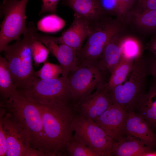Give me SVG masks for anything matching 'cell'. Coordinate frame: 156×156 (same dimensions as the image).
<instances>
[{
    "label": "cell",
    "mask_w": 156,
    "mask_h": 156,
    "mask_svg": "<svg viewBox=\"0 0 156 156\" xmlns=\"http://www.w3.org/2000/svg\"><path fill=\"white\" fill-rule=\"evenodd\" d=\"M39 105L46 155L67 156V145L73 135V124L76 114L73 101Z\"/></svg>",
    "instance_id": "6da1fadb"
},
{
    "label": "cell",
    "mask_w": 156,
    "mask_h": 156,
    "mask_svg": "<svg viewBox=\"0 0 156 156\" xmlns=\"http://www.w3.org/2000/svg\"><path fill=\"white\" fill-rule=\"evenodd\" d=\"M37 32L34 23L30 22L23 39L7 45L3 50L17 90L27 87L36 76L33 66L31 45L36 40Z\"/></svg>",
    "instance_id": "7a4b0ae2"
},
{
    "label": "cell",
    "mask_w": 156,
    "mask_h": 156,
    "mask_svg": "<svg viewBox=\"0 0 156 156\" xmlns=\"http://www.w3.org/2000/svg\"><path fill=\"white\" fill-rule=\"evenodd\" d=\"M1 106L28 130L32 148L40 152L43 156L46 155L40 105L28 99L17 90L8 98L2 100Z\"/></svg>",
    "instance_id": "3957f363"
},
{
    "label": "cell",
    "mask_w": 156,
    "mask_h": 156,
    "mask_svg": "<svg viewBox=\"0 0 156 156\" xmlns=\"http://www.w3.org/2000/svg\"><path fill=\"white\" fill-rule=\"evenodd\" d=\"M147 75V59L141 56L134 60L133 69L126 80L109 92L113 103L127 112L134 111L146 92Z\"/></svg>",
    "instance_id": "277c9868"
},
{
    "label": "cell",
    "mask_w": 156,
    "mask_h": 156,
    "mask_svg": "<svg viewBox=\"0 0 156 156\" xmlns=\"http://www.w3.org/2000/svg\"><path fill=\"white\" fill-rule=\"evenodd\" d=\"M17 91L28 99L42 105L72 101L68 77L42 79L36 76L28 86Z\"/></svg>",
    "instance_id": "5b68a950"
},
{
    "label": "cell",
    "mask_w": 156,
    "mask_h": 156,
    "mask_svg": "<svg viewBox=\"0 0 156 156\" xmlns=\"http://www.w3.org/2000/svg\"><path fill=\"white\" fill-rule=\"evenodd\" d=\"M28 0H3L0 4V16H3L1 25L0 51L10 42L19 41L20 36L27 31L25 9Z\"/></svg>",
    "instance_id": "8992f818"
},
{
    "label": "cell",
    "mask_w": 156,
    "mask_h": 156,
    "mask_svg": "<svg viewBox=\"0 0 156 156\" xmlns=\"http://www.w3.org/2000/svg\"><path fill=\"white\" fill-rule=\"evenodd\" d=\"M69 75L70 92L73 102L91 94L94 90L107 81V74L97 62L80 64Z\"/></svg>",
    "instance_id": "52a82bcc"
},
{
    "label": "cell",
    "mask_w": 156,
    "mask_h": 156,
    "mask_svg": "<svg viewBox=\"0 0 156 156\" xmlns=\"http://www.w3.org/2000/svg\"><path fill=\"white\" fill-rule=\"evenodd\" d=\"M1 109L0 122L6 138V156H42L40 152L32 148L29 133L24 126L3 108Z\"/></svg>",
    "instance_id": "ba28073f"
},
{
    "label": "cell",
    "mask_w": 156,
    "mask_h": 156,
    "mask_svg": "<svg viewBox=\"0 0 156 156\" xmlns=\"http://www.w3.org/2000/svg\"><path fill=\"white\" fill-rule=\"evenodd\" d=\"M73 129L74 137L101 156H112L114 140L95 122L76 114Z\"/></svg>",
    "instance_id": "9c48e42d"
},
{
    "label": "cell",
    "mask_w": 156,
    "mask_h": 156,
    "mask_svg": "<svg viewBox=\"0 0 156 156\" xmlns=\"http://www.w3.org/2000/svg\"><path fill=\"white\" fill-rule=\"evenodd\" d=\"M105 84L98 87L94 92L73 102L77 114L94 121L113 103Z\"/></svg>",
    "instance_id": "30bf717a"
},
{
    "label": "cell",
    "mask_w": 156,
    "mask_h": 156,
    "mask_svg": "<svg viewBox=\"0 0 156 156\" xmlns=\"http://www.w3.org/2000/svg\"><path fill=\"white\" fill-rule=\"evenodd\" d=\"M36 39L43 44L60 64L62 70V76L68 77L69 73L78 66L76 51L69 46L57 43L53 37L40 34L37 32Z\"/></svg>",
    "instance_id": "8fae6325"
},
{
    "label": "cell",
    "mask_w": 156,
    "mask_h": 156,
    "mask_svg": "<svg viewBox=\"0 0 156 156\" xmlns=\"http://www.w3.org/2000/svg\"><path fill=\"white\" fill-rule=\"evenodd\" d=\"M90 32L84 45L91 46L103 52L110 40L119 33L118 22L104 15L95 21L89 22Z\"/></svg>",
    "instance_id": "7c38bea8"
},
{
    "label": "cell",
    "mask_w": 156,
    "mask_h": 156,
    "mask_svg": "<svg viewBox=\"0 0 156 156\" xmlns=\"http://www.w3.org/2000/svg\"><path fill=\"white\" fill-rule=\"evenodd\" d=\"M127 112L118 105L113 103L94 122L117 141L124 135V129Z\"/></svg>",
    "instance_id": "4fadbf2b"
},
{
    "label": "cell",
    "mask_w": 156,
    "mask_h": 156,
    "mask_svg": "<svg viewBox=\"0 0 156 156\" xmlns=\"http://www.w3.org/2000/svg\"><path fill=\"white\" fill-rule=\"evenodd\" d=\"M124 126L125 135L133 137L152 150H156V133L134 111L127 112Z\"/></svg>",
    "instance_id": "5bb4252c"
},
{
    "label": "cell",
    "mask_w": 156,
    "mask_h": 156,
    "mask_svg": "<svg viewBox=\"0 0 156 156\" xmlns=\"http://www.w3.org/2000/svg\"><path fill=\"white\" fill-rule=\"evenodd\" d=\"M74 16L73 21L69 28L61 36L53 38L57 43L69 46L77 53L89 36V23L87 20L76 14L74 13Z\"/></svg>",
    "instance_id": "9a60e30c"
},
{
    "label": "cell",
    "mask_w": 156,
    "mask_h": 156,
    "mask_svg": "<svg viewBox=\"0 0 156 156\" xmlns=\"http://www.w3.org/2000/svg\"><path fill=\"white\" fill-rule=\"evenodd\" d=\"M112 155L116 156H156V151L144 145L135 138L125 135L117 141H114Z\"/></svg>",
    "instance_id": "2e32d148"
},
{
    "label": "cell",
    "mask_w": 156,
    "mask_h": 156,
    "mask_svg": "<svg viewBox=\"0 0 156 156\" xmlns=\"http://www.w3.org/2000/svg\"><path fill=\"white\" fill-rule=\"evenodd\" d=\"M119 33L114 36L105 47L97 63L101 69L110 76L121 59V43Z\"/></svg>",
    "instance_id": "e0dca14e"
},
{
    "label": "cell",
    "mask_w": 156,
    "mask_h": 156,
    "mask_svg": "<svg viewBox=\"0 0 156 156\" xmlns=\"http://www.w3.org/2000/svg\"><path fill=\"white\" fill-rule=\"evenodd\" d=\"M134 111L142 116L156 133V79L142 98Z\"/></svg>",
    "instance_id": "ac0fdd59"
},
{
    "label": "cell",
    "mask_w": 156,
    "mask_h": 156,
    "mask_svg": "<svg viewBox=\"0 0 156 156\" xmlns=\"http://www.w3.org/2000/svg\"><path fill=\"white\" fill-rule=\"evenodd\" d=\"M62 4L71 9L76 14L89 22L95 21L104 15L95 0H63Z\"/></svg>",
    "instance_id": "d6986e66"
},
{
    "label": "cell",
    "mask_w": 156,
    "mask_h": 156,
    "mask_svg": "<svg viewBox=\"0 0 156 156\" xmlns=\"http://www.w3.org/2000/svg\"><path fill=\"white\" fill-rule=\"evenodd\" d=\"M134 60L122 57L119 63L111 74L105 85L109 92L112 89L124 82L131 73L133 67Z\"/></svg>",
    "instance_id": "ffe728a7"
},
{
    "label": "cell",
    "mask_w": 156,
    "mask_h": 156,
    "mask_svg": "<svg viewBox=\"0 0 156 156\" xmlns=\"http://www.w3.org/2000/svg\"><path fill=\"white\" fill-rule=\"evenodd\" d=\"M134 24L144 31L152 32L156 31V10H143L137 9L129 12Z\"/></svg>",
    "instance_id": "44dd1931"
},
{
    "label": "cell",
    "mask_w": 156,
    "mask_h": 156,
    "mask_svg": "<svg viewBox=\"0 0 156 156\" xmlns=\"http://www.w3.org/2000/svg\"><path fill=\"white\" fill-rule=\"evenodd\" d=\"M8 61L0 56V93L2 100L8 98L17 91Z\"/></svg>",
    "instance_id": "7402d4cb"
},
{
    "label": "cell",
    "mask_w": 156,
    "mask_h": 156,
    "mask_svg": "<svg viewBox=\"0 0 156 156\" xmlns=\"http://www.w3.org/2000/svg\"><path fill=\"white\" fill-rule=\"evenodd\" d=\"M65 25L64 19L56 15H49L42 18L38 23L39 30L44 32L54 33L62 29Z\"/></svg>",
    "instance_id": "603a6c76"
},
{
    "label": "cell",
    "mask_w": 156,
    "mask_h": 156,
    "mask_svg": "<svg viewBox=\"0 0 156 156\" xmlns=\"http://www.w3.org/2000/svg\"><path fill=\"white\" fill-rule=\"evenodd\" d=\"M121 47V58L135 60L142 56L141 44L135 38H122Z\"/></svg>",
    "instance_id": "cb8c5ba5"
},
{
    "label": "cell",
    "mask_w": 156,
    "mask_h": 156,
    "mask_svg": "<svg viewBox=\"0 0 156 156\" xmlns=\"http://www.w3.org/2000/svg\"><path fill=\"white\" fill-rule=\"evenodd\" d=\"M66 152L69 156H101L73 135L67 144Z\"/></svg>",
    "instance_id": "d4e9b609"
},
{
    "label": "cell",
    "mask_w": 156,
    "mask_h": 156,
    "mask_svg": "<svg viewBox=\"0 0 156 156\" xmlns=\"http://www.w3.org/2000/svg\"><path fill=\"white\" fill-rule=\"evenodd\" d=\"M62 73L60 65L46 62L39 70L35 72V74L41 79H46L57 78Z\"/></svg>",
    "instance_id": "484cf974"
},
{
    "label": "cell",
    "mask_w": 156,
    "mask_h": 156,
    "mask_svg": "<svg viewBox=\"0 0 156 156\" xmlns=\"http://www.w3.org/2000/svg\"><path fill=\"white\" fill-rule=\"evenodd\" d=\"M31 49L35 66H38L40 64L46 62L50 52L45 45L35 40L31 44Z\"/></svg>",
    "instance_id": "4316f807"
},
{
    "label": "cell",
    "mask_w": 156,
    "mask_h": 156,
    "mask_svg": "<svg viewBox=\"0 0 156 156\" xmlns=\"http://www.w3.org/2000/svg\"><path fill=\"white\" fill-rule=\"evenodd\" d=\"M95 1L104 15L115 14L118 15L117 5L115 0H95Z\"/></svg>",
    "instance_id": "83f0119b"
},
{
    "label": "cell",
    "mask_w": 156,
    "mask_h": 156,
    "mask_svg": "<svg viewBox=\"0 0 156 156\" xmlns=\"http://www.w3.org/2000/svg\"><path fill=\"white\" fill-rule=\"evenodd\" d=\"M117 5L118 16H127L136 0H115Z\"/></svg>",
    "instance_id": "f1b7e54d"
},
{
    "label": "cell",
    "mask_w": 156,
    "mask_h": 156,
    "mask_svg": "<svg viewBox=\"0 0 156 156\" xmlns=\"http://www.w3.org/2000/svg\"><path fill=\"white\" fill-rule=\"evenodd\" d=\"M42 4L39 15L46 12L55 13L56 12L57 4L60 0H41Z\"/></svg>",
    "instance_id": "f546056e"
},
{
    "label": "cell",
    "mask_w": 156,
    "mask_h": 156,
    "mask_svg": "<svg viewBox=\"0 0 156 156\" xmlns=\"http://www.w3.org/2000/svg\"><path fill=\"white\" fill-rule=\"evenodd\" d=\"M6 136L2 124L0 122V156H6Z\"/></svg>",
    "instance_id": "4dcf8cb0"
},
{
    "label": "cell",
    "mask_w": 156,
    "mask_h": 156,
    "mask_svg": "<svg viewBox=\"0 0 156 156\" xmlns=\"http://www.w3.org/2000/svg\"><path fill=\"white\" fill-rule=\"evenodd\" d=\"M138 9L143 10H156V0H136Z\"/></svg>",
    "instance_id": "1f68e13d"
},
{
    "label": "cell",
    "mask_w": 156,
    "mask_h": 156,
    "mask_svg": "<svg viewBox=\"0 0 156 156\" xmlns=\"http://www.w3.org/2000/svg\"><path fill=\"white\" fill-rule=\"evenodd\" d=\"M147 75L152 76L156 79V59L153 56L147 59Z\"/></svg>",
    "instance_id": "d6a6232c"
},
{
    "label": "cell",
    "mask_w": 156,
    "mask_h": 156,
    "mask_svg": "<svg viewBox=\"0 0 156 156\" xmlns=\"http://www.w3.org/2000/svg\"><path fill=\"white\" fill-rule=\"evenodd\" d=\"M147 48L156 59V34L148 44Z\"/></svg>",
    "instance_id": "836d02e7"
}]
</instances>
